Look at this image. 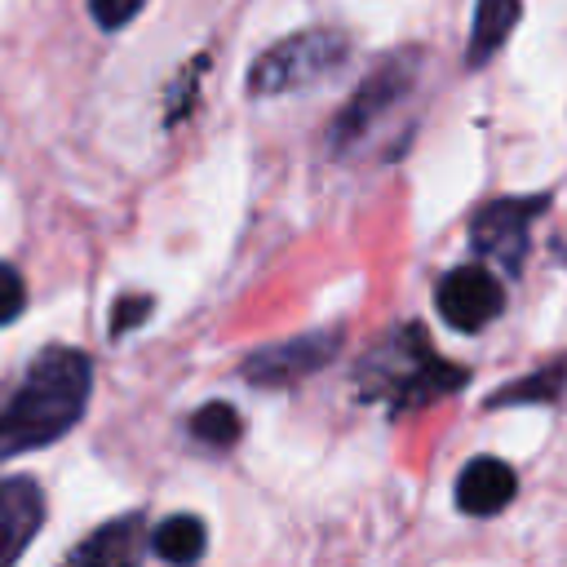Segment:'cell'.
<instances>
[{"label":"cell","mask_w":567,"mask_h":567,"mask_svg":"<svg viewBox=\"0 0 567 567\" xmlns=\"http://www.w3.org/2000/svg\"><path fill=\"white\" fill-rule=\"evenodd\" d=\"M93 390V363L75 346H44L0 412V456L35 452L71 434Z\"/></svg>","instance_id":"cell-1"},{"label":"cell","mask_w":567,"mask_h":567,"mask_svg":"<svg viewBox=\"0 0 567 567\" xmlns=\"http://www.w3.org/2000/svg\"><path fill=\"white\" fill-rule=\"evenodd\" d=\"M470 381V368L447 363L421 323H399L381 332L354 363V385L359 399L381 403L390 416H408L425 403L447 399Z\"/></svg>","instance_id":"cell-2"},{"label":"cell","mask_w":567,"mask_h":567,"mask_svg":"<svg viewBox=\"0 0 567 567\" xmlns=\"http://www.w3.org/2000/svg\"><path fill=\"white\" fill-rule=\"evenodd\" d=\"M421 71H425V53L416 44L377 58L372 71L359 80V89L346 97V106L328 124V133H323L328 155L332 159H350L363 146H372V137L412 102V93L421 84Z\"/></svg>","instance_id":"cell-3"},{"label":"cell","mask_w":567,"mask_h":567,"mask_svg":"<svg viewBox=\"0 0 567 567\" xmlns=\"http://www.w3.org/2000/svg\"><path fill=\"white\" fill-rule=\"evenodd\" d=\"M346 58H350L346 31H337V27L297 31V35L257 53V62L248 66V93L252 97H275V93L310 89V84L328 80L332 71H341Z\"/></svg>","instance_id":"cell-4"},{"label":"cell","mask_w":567,"mask_h":567,"mask_svg":"<svg viewBox=\"0 0 567 567\" xmlns=\"http://www.w3.org/2000/svg\"><path fill=\"white\" fill-rule=\"evenodd\" d=\"M549 208V190L540 195H501L470 217V248L483 261H496L505 275H518L532 248V221Z\"/></svg>","instance_id":"cell-5"},{"label":"cell","mask_w":567,"mask_h":567,"mask_svg":"<svg viewBox=\"0 0 567 567\" xmlns=\"http://www.w3.org/2000/svg\"><path fill=\"white\" fill-rule=\"evenodd\" d=\"M337 350H341V328L301 332V337H288L275 346H257L239 363V377L248 385H261V390H288V385H301L310 372L328 368Z\"/></svg>","instance_id":"cell-6"},{"label":"cell","mask_w":567,"mask_h":567,"mask_svg":"<svg viewBox=\"0 0 567 567\" xmlns=\"http://www.w3.org/2000/svg\"><path fill=\"white\" fill-rule=\"evenodd\" d=\"M434 310L456 328V332H483L492 319H501L505 310V284L483 266H452L439 288H434Z\"/></svg>","instance_id":"cell-7"},{"label":"cell","mask_w":567,"mask_h":567,"mask_svg":"<svg viewBox=\"0 0 567 567\" xmlns=\"http://www.w3.org/2000/svg\"><path fill=\"white\" fill-rule=\"evenodd\" d=\"M456 509L470 518H492L501 514L514 492H518V474L501 461V456H474L465 461V470L456 474Z\"/></svg>","instance_id":"cell-8"},{"label":"cell","mask_w":567,"mask_h":567,"mask_svg":"<svg viewBox=\"0 0 567 567\" xmlns=\"http://www.w3.org/2000/svg\"><path fill=\"white\" fill-rule=\"evenodd\" d=\"M44 523V496L40 483L18 474L0 483V563H13L18 554H27V545L35 540Z\"/></svg>","instance_id":"cell-9"},{"label":"cell","mask_w":567,"mask_h":567,"mask_svg":"<svg viewBox=\"0 0 567 567\" xmlns=\"http://www.w3.org/2000/svg\"><path fill=\"white\" fill-rule=\"evenodd\" d=\"M66 558L71 563H89V567H133L142 558V514H124V518L102 523Z\"/></svg>","instance_id":"cell-10"},{"label":"cell","mask_w":567,"mask_h":567,"mask_svg":"<svg viewBox=\"0 0 567 567\" xmlns=\"http://www.w3.org/2000/svg\"><path fill=\"white\" fill-rule=\"evenodd\" d=\"M518 13H523V0H478V4H474L470 44H465V66H470V71L487 66V62L505 49L509 31L518 27Z\"/></svg>","instance_id":"cell-11"},{"label":"cell","mask_w":567,"mask_h":567,"mask_svg":"<svg viewBox=\"0 0 567 567\" xmlns=\"http://www.w3.org/2000/svg\"><path fill=\"white\" fill-rule=\"evenodd\" d=\"M204 549H208V532H204V523L195 514H168L151 532V554L164 558V563L186 567V563H199Z\"/></svg>","instance_id":"cell-12"},{"label":"cell","mask_w":567,"mask_h":567,"mask_svg":"<svg viewBox=\"0 0 567 567\" xmlns=\"http://www.w3.org/2000/svg\"><path fill=\"white\" fill-rule=\"evenodd\" d=\"M567 390V359H558V363H545L540 372H532V377H518V381H509L505 390H496L492 399H487V408H518V403H554L558 394Z\"/></svg>","instance_id":"cell-13"},{"label":"cell","mask_w":567,"mask_h":567,"mask_svg":"<svg viewBox=\"0 0 567 567\" xmlns=\"http://www.w3.org/2000/svg\"><path fill=\"white\" fill-rule=\"evenodd\" d=\"M239 434H244V421H239V412H235L230 403H221V399L204 403V408L190 416V439H199L204 447H235Z\"/></svg>","instance_id":"cell-14"},{"label":"cell","mask_w":567,"mask_h":567,"mask_svg":"<svg viewBox=\"0 0 567 567\" xmlns=\"http://www.w3.org/2000/svg\"><path fill=\"white\" fill-rule=\"evenodd\" d=\"M22 310H27V284L9 261H0V328L13 323Z\"/></svg>","instance_id":"cell-15"},{"label":"cell","mask_w":567,"mask_h":567,"mask_svg":"<svg viewBox=\"0 0 567 567\" xmlns=\"http://www.w3.org/2000/svg\"><path fill=\"white\" fill-rule=\"evenodd\" d=\"M142 4L146 0H89V13H93V22L102 31H120L142 13Z\"/></svg>","instance_id":"cell-16"},{"label":"cell","mask_w":567,"mask_h":567,"mask_svg":"<svg viewBox=\"0 0 567 567\" xmlns=\"http://www.w3.org/2000/svg\"><path fill=\"white\" fill-rule=\"evenodd\" d=\"M111 315H115V319H111V332L120 337V332H128V328H137V323H142V319L151 315V297H120Z\"/></svg>","instance_id":"cell-17"},{"label":"cell","mask_w":567,"mask_h":567,"mask_svg":"<svg viewBox=\"0 0 567 567\" xmlns=\"http://www.w3.org/2000/svg\"><path fill=\"white\" fill-rule=\"evenodd\" d=\"M558 248H563V261H567V239H558Z\"/></svg>","instance_id":"cell-18"}]
</instances>
